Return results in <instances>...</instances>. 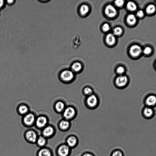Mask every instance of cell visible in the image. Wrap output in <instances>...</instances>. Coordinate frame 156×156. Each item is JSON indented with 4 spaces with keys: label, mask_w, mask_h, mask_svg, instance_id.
<instances>
[{
    "label": "cell",
    "mask_w": 156,
    "mask_h": 156,
    "mask_svg": "<svg viewBox=\"0 0 156 156\" xmlns=\"http://www.w3.org/2000/svg\"><path fill=\"white\" fill-rule=\"evenodd\" d=\"M74 73L69 70H65L62 71L60 74L61 79L65 82H70L74 79Z\"/></svg>",
    "instance_id": "1"
},
{
    "label": "cell",
    "mask_w": 156,
    "mask_h": 156,
    "mask_svg": "<svg viewBox=\"0 0 156 156\" xmlns=\"http://www.w3.org/2000/svg\"><path fill=\"white\" fill-rule=\"evenodd\" d=\"M76 113V111L73 107L69 106L65 108L63 115L65 120L69 121L74 118Z\"/></svg>",
    "instance_id": "2"
},
{
    "label": "cell",
    "mask_w": 156,
    "mask_h": 156,
    "mask_svg": "<svg viewBox=\"0 0 156 156\" xmlns=\"http://www.w3.org/2000/svg\"><path fill=\"white\" fill-rule=\"evenodd\" d=\"M86 102L87 107L91 108H94L98 105L99 101L97 96L93 94L87 96Z\"/></svg>",
    "instance_id": "3"
},
{
    "label": "cell",
    "mask_w": 156,
    "mask_h": 156,
    "mask_svg": "<svg viewBox=\"0 0 156 156\" xmlns=\"http://www.w3.org/2000/svg\"><path fill=\"white\" fill-rule=\"evenodd\" d=\"M105 13L106 15L108 17H113L116 15L117 11L113 6L109 5H107L105 8Z\"/></svg>",
    "instance_id": "4"
},
{
    "label": "cell",
    "mask_w": 156,
    "mask_h": 156,
    "mask_svg": "<svg viewBox=\"0 0 156 156\" xmlns=\"http://www.w3.org/2000/svg\"><path fill=\"white\" fill-rule=\"evenodd\" d=\"M127 81V78L126 76L121 75L119 76L116 78L115 82L117 87H121L125 86Z\"/></svg>",
    "instance_id": "5"
},
{
    "label": "cell",
    "mask_w": 156,
    "mask_h": 156,
    "mask_svg": "<svg viewBox=\"0 0 156 156\" xmlns=\"http://www.w3.org/2000/svg\"><path fill=\"white\" fill-rule=\"evenodd\" d=\"M142 52L141 47L137 45L132 46L130 48L129 53L133 57H136L139 55Z\"/></svg>",
    "instance_id": "6"
},
{
    "label": "cell",
    "mask_w": 156,
    "mask_h": 156,
    "mask_svg": "<svg viewBox=\"0 0 156 156\" xmlns=\"http://www.w3.org/2000/svg\"><path fill=\"white\" fill-rule=\"evenodd\" d=\"M69 152V147L64 145H61L58 150V154L60 156H67Z\"/></svg>",
    "instance_id": "7"
},
{
    "label": "cell",
    "mask_w": 156,
    "mask_h": 156,
    "mask_svg": "<svg viewBox=\"0 0 156 156\" xmlns=\"http://www.w3.org/2000/svg\"><path fill=\"white\" fill-rule=\"evenodd\" d=\"M23 120L24 123L25 124L30 126L34 123L35 118V116L33 114H29L25 116Z\"/></svg>",
    "instance_id": "8"
},
{
    "label": "cell",
    "mask_w": 156,
    "mask_h": 156,
    "mask_svg": "<svg viewBox=\"0 0 156 156\" xmlns=\"http://www.w3.org/2000/svg\"><path fill=\"white\" fill-rule=\"evenodd\" d=\"M26 137L29 142L34 143L35 142L37 139V135L33 131H29L26 133Z\"/></svg>",
    "instance_id": "9"
},
{
    "label": "cell",
    "mask_w": 156,
    "mask_h": 156,
    "mask_svg": "<svg viewBox=\"0 0 156 156\" xmlns=\"http://www.w3.org/2000/svg\"><path fill=\"white\" fill-rule=\"evenodd\" d=\"M47 118L44 116L39 117L36 120V126L39 128H42L45 126L47 123Z\"/></svg>",
    "instance_id": "10"
},
{
    "label": "cell",
    "mask_w": 156,
    "mask_h": 156,
    "mask_svg": "<svg viewBox=\"0 0 156 156\" xmlns=\"http://www.w3.org/2000/svg\"><path fill=\"white\" fill-rule=\"evenodd\" d=\"M116 38L114 34L109 33L106 36V41L107 43L109 45H112L116 42Z\"/></svg>",
    "instance_id": "11"
},
{
    "label": "cell",
    "mask_w": 156,
    "mask_h": 156,
    "mask_svg": "<svg viewBox=\"0 0 156 156\" xmlns=\"http://www.w3.org/2000/svg\"><path fill=\"white\" fill-rule=\"evenodd\" d=\"M54 129L51 126H48L44 128L43 131V134L46 137L51 136L54 133Z\"/></svg>",
    "instance_id": "12"
},
{
    "label": "cell",
    "mask_w": 156,
    "mask_h": 156,
    "mask_svg": "<svg viewBox=\"0 0 156 156\" xmlns=\"http://www.w3.org/2000/svg\"><path fill=\"white\" fill-rule=\"evenodd\" d=\"M70 123L68 120H63L61 121L59 126L60 129L63 130H67L70 126Z\"/></svg>",
    "instance_id": "13"
},
{
    "label": "cell",
    "mask_w": 156,
    "mask_h": 156,
    "mask_svg": "<svg viewBox=\"0 0 156 156\" xmlns=\"http://www.w3.org/2000/svg\"><path fill=\"white\" fill-rule=\"evenodd\" d=\"M82 69L81 64L79 62L74 63L72 66V69L74 72L78 73L81 71Z\"/></svg>",
    "instance_id": "14"
},
{
    "label": "cell",
    "mask_w": 156,
    "mask_h": 156,
    "mask_svg": "<svg viewBox=\"0 0 156 156\" xmlns=\"http://www.w3.org/2000/svg\"><path fill=\"white\" fill-rule=\"evenodd\" d=\"M146 104L148 106H153L156 103V97L151 95L149 96L146 100Z\"/></svg>",
    "instance_id": "15"
},
{
    "label": "cell",
    "mask_w": 156,
    "mask_h": 156,
    "mask_svg": "<svg viewBox=\"0 0 156 156\" xmlns=\"http://www.w3.org/2000/svg\"><path fill=\"white\" fill-rule=\"evenodd\" d=\"M55 108L57 112L60 113L65 109V105L63 102L59 101L56 104Z\"/></svg>",
    "instance_id": "16"
},
{
    "label": "cell",
    "mask_w": 156,
    "mask_h": 156,
    "mask_svg": "<svg viewBox=\"0 0 156 156\" xmlns=\"http://www.w3.org/2000/svg\"><path fill=\"white\" fill-rule=\"evenodd\" d=\"M67 143L69 147H73L77 143V139L74 136H71L69 137L67 140Z\"/></svg>",
    "instance_id": "17"
},
{
    "label": "cell",
    "mask_w": 156,
    "mask_h": 156,
    "mask_svg": "<svg viewBox=\"0 0 156 156\" xmlns=\"http://www.w3.org/2000/svg\"><path fill=\"white\" fill-rule=\"evenodd\" d=\"M127 22L130 25H134L136 22V16L133 14L129 15L127 19Z\"/></svg>",
    "instance_id": "18"
},
{
    "label": "cell",
    "mask_w": 156,
    "mask_h": 156,
    "mask_svg": "<svg viewBox=\"0 0 156 156\" xmlns=\"http://www.w3.org/2000/svg\"><path fill=\"white\" fill-rule=\"evenodd\" d=\"M51 153L50 151L46 148L41 149L38 152V156H51Z\"/></svg>",
    "instance_id": "19"
},
{
    "label": "cell",
    "mask_w": 156,
    "mask_h": 156,
    "mask_svg": "<svg viewBox=\"0 0 156 156\" xmlns=\"http://www.w3.org/2000/svg\"><path fill=\"white\" fill-rule=\"evenodd\" d=\"M19 112L21 115H25L29 111L28 107L24 105L20 106L19 107Z\"/></svg>",
    "instance_id": "20"
},
{
    "label": "cell",
    "mask_w": 156,
    "mask_h": 156,
    "mask_svg": "<svg viewBox=\"0 0 156 156\" xmlns=\"http://www.w3.org/2000/svg\"><path fill=\"white\" fill-rule=\"evenodd\" d=\"M127 8L128 10L131 11H134L137 9L136 4L133 2H129L127 4Z\"/></svg>",
    "instance_id": "21"
},
{
    "label": "cell",
    "mask_w": 156,
    "mask_h": 156,
    "mask_svg": "<svg viewBox=\"0 0 156 156\" xmlns=\"http://www.w3.org/2000/svg\"><path fill=\"white\" fill-rule=\"evenodd\" d=\"M89 11V8L86 5H83L80 8V12L81 14L83 15H84L87 14Z\"/></svg>",
    "instance_id": "22"
},
{
    "label": "cell",
    "mask_w": 156,
    "mask_h": 156,
    "mask_svg": "<svg viewBox=\"0 0 156 156\" xmlns=\"http://www.w3.org/2000/svg\"><path fill=\"white\" fill-rule=\"evenodd\" d=\"M83 92L84 95L88 96L93 94V91L91 87H86L84 88Z\"/></svg>",
    "instance_id": "23"
},
{
    "label": "cell",
    "mask_w": 156,
    "mask_h": 156,
    "mask_svg": "<svg viewBox=\"0 0 156 156\" xmlns=\"http://www.w3.org/2000/svg\"><path fill=\"white\" fill-rule=\"evenodd\" d=\"M46 140L43 137H40L37 140V143L40 146H43L46 143Z\"/></svg>",
    "instance_id": "24"
},
{
    "label": "cell",
    "mask_w": 156,
    "mask_h": 156,
    "mask_svg": "<svg viewBox=\"0 0 156 156\" xmlns=\"http://www.w3.org/2000/svg\"><path fill=\"white\" fill-rule=\"evenodd\" d=\"M144 113L146 117H151L153 114V111L151 108L147 107L145 109Z\"/></svg>",
    "instance_id": "25"
},
{
    "label": "cell",
    "mask_w": 156,
    "mask_h": 156,
    "mask_svg": "<svg viewBox=\"0 0 156 156\" xmlns=\"http://www.w3.org/2000/svg\"><path fill=\"white\" fill-rule=\"evenodd\" d=\"M155 11V8L153 5H150L146 9V13L148 14L154 13Z\"/></svg>",
    "instance_id": "26"
},
{
    "label": "cell",
    "mask_w": 156,
    "mask_h": 156,
    "mask_svg": "<svg viewBox=\"0 0 156 156\" xmlns=\"http://www.w3.org/2000/svg\"><path fill=\"white\" fill-rule=\"evenodd\" d=\"M122 32V29L120 27L116 28L114 31V35H120Z\"/></svg>",
    "instance_id": "27"
},
{
    "label": "cell",
    "mask_w": 156,
    "mask_h": 156,
    "mask_svg": "<svg viewBox=\"0 0 156 156\" xmlns=\"http://www.w3.org/2000/svg\"><path fill=\"white\" fill-rule=\"evenodd\" d=\"M125 72V69L123 67L120 66L118 67L116 70V72L120 75H122Z\"/></svg>",
    "instance_id": "28"
},
{
    "label": "cell",
    "mask_w": 156,
    "mask_h": 156,
    "mask_svg": "<svg viewBox=\"0 0 156 156\" xmlns=\"http://www.w3.org/2000/svg\"><path fill=\"white\" fill-rule=\"evenodd\" d=\"M112 156H123V154L121 151L117 150L114 152Z\"/></svg>",
    "instance_id": "29"
},
{
    "label": "cell",
    "mask_w": 156,
    "mask_h": 156,
    "mask_svg": "<svg viewBox=\"0 0 156 156\" xmlns=\"http://www.w3.org/2000/svg\"><path fill=\"white\" fill-rule=\"evenodd\" d=\"M124 3V2L122 0H118V1H116L115 2V4L118 7H121L122 6Z\"/></svg>",
    "instance_id": "30"
},
{
    "label": "cell",
    "mask_w": 156,
    "mask_h": 156,
    "mask_svg": "<svg viewBox=\"0 0 156 156\" xmlns=\"http://www.w3.org/2000/svg\"><path fill=\"white\" fill-rule=\"evenodd\" d=\"M102 29L104 31L107 32L109 30L110 26L108 24L106 23L103 25Z\"/></svg>",
    "instance_id": "31"
},
{
    "label": "cell",
    "mask_w": 156,
    "mask_h": 156,
    "mask_svg": "<svg viewBox=\"0 0 156 156\" xmlns=\"http://www.w3.org/2000/svg\"><path fill=\"white\" fill-rule=\"evenodd\" d=\"M151 51V49L149 47H147L144 50V53L145 54H150Z\"/></svg>",
    "instance_id": "32"
},
{
    "label": "cell",
    "mask_w": 156,
    "mask_h": 156,
    "mask_svg": "<svg viewBox=\"0 0 156 156\" xmlns=\"http://www.w3.org/2000/svg\"><path fill=\"white\" fill-rule=\"evenodd\" d=\"M137 16L139 17H142L144 15V12L141 10L138 11L137 13Z\"/></svg>",
    "instance_id": "33"
},
{
    "label": "cell",
    "mask_w": 156,
    "mask_h": 156,
    "mask_svg": "<svg viewBox=\"0 0 156 156\" xmlns=\"http://www.w3.org/2000/svg\"><path fill=\"white\" fill-rule=\"evenodd\" d=\"M14 1H13V0H11V1H7V4L9 5H12L15 2Z\"/></svg>",
    "instance_id": "34"
},
{
    "label": "cell",
    "mask_w": 156,
    "mask_h": 156,
    "mask_svg": "<svg viewBox=\"0 0 156 156\" xmlns=\"http://www.w3.org/2000/svg\"><path fill=\"white\" fill-rule=\"evenodd\" d=\"M4 1L3 0H0V8H2L4 5Z\"/></svg>",
    "instance_id": "35"
},
{
    "label": "cell",
    "mask_w": 156,
    "mask_h": 156,
    "mask_svg": "<svg viewBox=\"0 0 156 156\" xmlns=\"http://www.w3.org/2000/svg\"><path fill=\"white\" fill-rule=\"evenodd\" d=\"M83 156H93V155L91 154L87 153L84 154Z\"/></svg>",
    "instance_id": "36"
}]
</instances>
